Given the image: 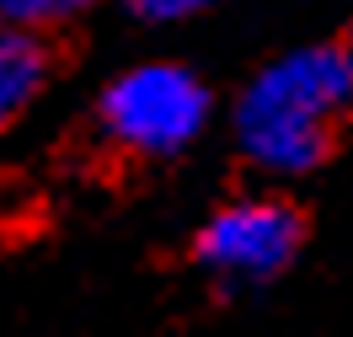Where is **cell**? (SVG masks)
I'll return each mask as SVG.
<instances>
[{
    "label": "cell",
    "mask_w": 353,
    "mask_h": 337,
    "mask_svg": "<svg viewBox=\"0 0 353 337\" xmlns=\"http://www.w3.org/2000/svg\"><path fill=\"white\" fill-rule=\"evenodd\" d=\"M353 123V38L289 43L252 70L230 102L236 156L268 182H305Z\"/></svg>",
    "instance_id": "obj_1"
},
{
    "label": "cell",
    "mask_w": 353,
    "mask_h": 337,
    "mask_svg": "<svg viewBox=\"0 0 353 337\" xmlns=\"http://www.w3.org/2000/svg\"><path fill=\"white\" fill-rule=\"evenodd\" d=\"M214 112L220 102L199 65L155 54L102 81L91 102V129L108 150L129 161H182L214 129Z\"/></svg>",
    "instance_id": "obj_2"
},
{
    "label": "cell",
    "mask_w": 353,
    "mask_h": 337,
    "mask_svg": "<svg viewBox=\"0 0 353 337\" xmlns=\"http://www.w3.org/2000/svg\"><path fill=\"white\" fill-rule=\"evenodd\" d=\"M102 0H0V27L27 32V38H59L75 22H86Z\"/></svg>",
    "instance_id": "obj_5"
},
{
    "label": "cell",
    "mask_w": 353,
    "mask_h": 337,
    "mask_svg": "<svg viewBox=\"0 0 353 337\" xmlns=\"http://www.w3.org/2000/svg\"><path fill=\"white\" fill-rule=\"evenodd\" d=\"M112 6L139 27H188L209 11H220L225 0H112Z\"/></svg>",
    "instance_id": "obj_6"
},
{
    "label": "cell",
    "mask_w": 353,
    "mask_h": 337,
    "mask_svg": "<svg viewBox=\"0 0 353 337\" xmlns=\"http://www.w3.org/2000/svg\"><path fill=\"white\" fill-rule=\"evenodd\" d=\"M305 252V209L289 193H241L209 209L193 230V268L220 294H263Z\"/></svg>",
    "instance_id": "obj_3"
},
{
    "label": "cell",
    "mask_w": 353,
    "mask_h": 337,
    "mask_svg": "<svg viewBox=\"0 0 353 337\" xmlns=\"http://www.w3.org/2000/svg\"><path fill=\"white\" fill-rule=\"evenodd\" d=\"M48 75H54V54L43 38L0 27V134H11L38 108V96L48 91Z\"/></svg>",
    "instance_id": "obj_4"
}]
</instances>
